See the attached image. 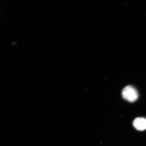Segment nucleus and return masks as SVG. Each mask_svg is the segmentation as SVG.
I'll return each mask as SVG.
<instances>
[{
	"label": "nucleus",
	"instance_id": "obj_1",
	"mask_svg": "<svg viewBox=\"0 0 146 146\" xmlns=\"http://www.w3.org/2000/svg\"><path fill=\"white\" fill-rule=\"evenodd\" d=\"M124 99L130 103H134L137 100L139 95L137 91L134 87L128 85L125 87L122 91Z\"/></svg>",
	"mask_w": 146,
	"mask_h": 146
},
{
	"label": "nucleus",
	"instance_id": "obj_2",
	"mask_svg": "<svg viewBox=\"0 0 146 146\" xmlns=\"http://www.w3.org/2000/svg\"><path fill=\"white\" fill-rule=\"evenodd\" d=\"M133 125L137 130H145L146 129V118L142 117L136 118L133 121Z\"/></svg>",
	"mask_w": 146,
	"mask_h": 146
}]
</instances>
